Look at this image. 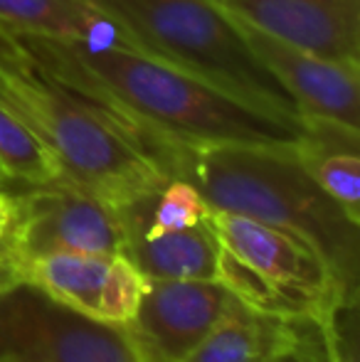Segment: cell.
I'll list each match as a JSON object with an SVG mask.
<instances>
[{"mask_svg": "<svg viewBox=\"0 0 360 362\" xmlns=\"http://www.w3.org/2000/svg\"><path fill=\"white\" fill-rule=\"evenodd\" d=\"M227 15L272 37L360 64V0H215Z\"/></svg>", "mask_w": 360, "mask_h": 362, "instance_id": "8fae6325", "label": "cell"}, {"mask_svg": "<svg viewBox=\"0 0 360 362\" xmlns=\"http://www.w3.org/2000/svg\"><path fill=\"white\" fill-rule=\"evenodd\" d=\"M360 131L326 119H303L296 153L331 200L360 222Z\"/></svg>", "mask_w": 360, "mask_h": 362, "instance_id": "5bb4252c", "label": "cell"}, {"mask_svg": "<svg viewBox=\"0 0 360 362\" xmlns=\"http://www.w3.org/2000/svg\"><path fill=\"white\" fill-rule=\"evenodd\" d=\"M10 222H13V195H8V192L0 187V242H3L5 234H8Z\"/></svg>", "mask_w": 360, "mask_h": 362, "instance_id": "e0dca14e", "label": "cell"}, {"mask_svg": "<svg viewBox=\"0 0 360 362\" xmlns=\"http://www.w3.org/2000/svg\"><path fill=\"white\" fill-rule=\"evenodd\" d=\"M284 362H328L326 358H318V355H294V358Z\"/></svg>", "mask_w": 360, "mask_h": 362, "instance_id": "ac0fdd59", "label": "cell"}, {"mask_svg": "<svg viewBox=\"0 0 360 362\" xmlns=\"http://www.w3.org/2000/svg\"><path fill=\"white\" fill-rule=\"evenodd\" d=\"M0 101L47 148L62 180L116 210L170 180L144 136L106 106L50 76L8 30H0Z\"/></svg>", "mask_w": 360, "mask_h": 362, "instance_id": "7a4b0ae2", "label": "cell"}, {"mask_svg": "<svg viewBox=\"0 0 360 362\" xmlns=\"http://www.w3.org/2000/svg\"><path fill=\"white\" fill-rule=\"evenodd\" d=\"M13 35V33H10ZM50 76L114 111L144 136L170 175L175 151L215 144H286L298 131L220 89L131 47H89L42 35H13Z\"/></svg>", "mask_w": 360, "mask_h": 362, "instance_id": "6da1fadb", "label": "cell"}, {"mask_svg": "<svg viewBox=\"0 0 360 362\" xmlns=\"http://www.w3.org/2000/svg\"><path fill=\"white\" fill-rule=\"evenodd\" d=\"M5 185V177H3V173H0V187H3Z\"/></svg>", "mask_w": 360, "mask_h": 362, "instance_id": "d6986e66", "label": "cell"}, {"mask_svg": "<svg viewBox=\"0 0 360 362\" xmlns=\"http://www.w3.org/2000/svg\"><path fill=\"white\" fill-rule=\"evenodd\" d=\"M18 284H30L89 318L126 325L136 313L146 279L124 257L50 254L20 267Z\"/></svg>", "mask_w": 360, "mask_h": 362, "instance_id": "30bf717a", "label": "cell"}, {"mask_svg": "<svg viewBox=\"0 0 360 362\" xmlns=\"http://www.w3.org/2000/svg\"><path fill=\"white\" fill-rule=\"evenodd\" d=\"M124 224L109 202L72 185L50 180L13 195V222L0 242V291L18 284V269L50 254L121 257Z\"/></svg>", "mask_w": 360, "mask_h": 362, "instance_id": "8992f818", "label": "cell"}, {"mask_svg": "<svg viewBox=\"0 0 360 362\" xmlns=\"http://www.w3.org/2000/svg\"><path fill=\"white\" fill-rule=\"evenodd\" d=\"M294 355H318L331 362L326 320L267 313L235 298L185 362H284Z\"/></svg>", "mask_w": 360, "mask_h": 362, "instance_id": "7c38bea8", "label": "cell"}, {"mask_svg": "<svg viewBox=\"0 0 360 362\" xmlns=\"http://www.w3.org/2000/svg\"><path fill=\"white\" fill-rule=\"evenodd\" d=\"M124 33L131 47L220 89L289 129L303 119L215 0H84Z\"/></svg>", "mask_w": 360, "mask_h": 362, "instance_id": "277c9868", "label": "cell"}, {"mask_svg": "<svg viewBox=\"0 0 360 362\" xmlns=\"http://www.w3.org/2000/svg\"><path fill=\"white\" fill-rule=\"evenodd\" d=\"M255 57L281 84L301 119H326L360 131V64L306 52L237 20Z\"/></svg>", "mask_w": 360, "mask_h": 362, "instance_id": "9c48e42d", "label": "cell"}, {"mask_svg": "<svg viewBox=\"0 0 360 362\" xmlns=\"http://www.w3.org/2000/svg\"><path fill=\"white\" fill-rule=\"evenodd\" d=\"M0 30L72 40L89 47H131L124 33L84 0H0Z\"/></svg>", "mask_w": 360, "mask_h": 362, "instance_id": "9a60e30c", "label": "cell"}, {"mask_svg": "<svg viewBox=\"0 0 360 362\" xmlns=\"http://www.w3.org/2000/svg\"><path fill=\"white\" fill-rule=\"evenodd\" d=\"M0 358L15 362H144L126 325L77 313L30 284L0 291Z\"/></svg>", "mask_w": 360, "mask_h": 362, "instance_id": "52a82bcc", "label": "cell"}, {"mask_svg": "<svg viewBox=\"0 0 360 362\" xmlns=\"http://www.w3.org/2000/svg\"><path fill=\"white\" fill-rule=\"evenodd\" d=\"M0 362H15V360H10V358H0Z\"/></svg>", "mask_w": 360, "mask_h": 362, "instance_id": "ffe728a7", "label": "cell"}, {"mask_svg": "<svg viewBox=\"0 0 360 362\" xmlns=\"http://www.w3.org/2000/svg\"><path fill=\"white\" fill-rule=\"evenodd\" d=\"M0 173L5 182L42 185L57 180L59 168L40 139L0 101Z\"/></svg>", "mask_w": 360, "mask_h": 362, "instance_id": "2e32d148", "label": "cell"}, {"mask_svg": "<svg viewBox=\"0 0 360 362\" xmlns=\"http://www.w3.org/2000/svg\"><path fill=\"white\" fill-rule=\"evenodd\" d=\"M232 303L220 281H146L126 328L144 362H185Z\"/></svg>", "mask_w": 360, "mask_h": 362, "instance_id": "ba28073f", "label": "cell"}, {"mask_svg": "<svg viewBox=\"0 0 360 362\" xmlns=\"http://www.w3.org/2000/svg\"><path fill=\"white\" fill-rule=\"evenodd\" d=\"M210 222L220 239L217 281L250 308L328 320L341 303L360 298L296 234L217 210Z\"/></svg>", "mask_w": 360, "mask_h": 362, "instance_id": "5b68a950", "label": "cell"}, {"mask_svg": "<svg viewBox=\"0 0 360 362\" xmlns=\"http://www.w3.org/2000/svg\"><path fill=\"white\" fill-rule=\"evenodd\" d=\"M170 177L190 180L212 210L301 237L341 286L360 296V222L308 175L296 141L180 148L170 160Z\"/></svg>", "mask_w": 360, "mask_h": 362, "instance_id": "3957f363", "label": "cell"}, {"mask_svg": "<svg viewBox=\"0 0 360 362\" xmlns=\"http://www.w3.org/2000/svg\"><path fill=\"white\" fill-rule=\"evenodd\" d=\"M121 257L146 281H217L220 239L210 219L170 232L129 229Z\"/></svg>", "mask_w": 360, "mask_h": 362, "instance_id": "4fadbf2b", "label": "cell"}]
</instances>
